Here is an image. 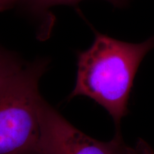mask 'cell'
<instances>
[{"label":"cell","mask_w":154,"mask_h":154,"mask_svg":"<svg viewBox=\"0 0 154 154\" xmlns=\"http://www.w3.org/2000/svg\"><path fill=\"white\" fill-rule=\"evenodd\" d=\"M26 7L33 13L44 15L54 6L71 5L74 6L83 0H22ZM116 7H124L128 5L129 0H105Z\"/></svg>","instance_id":"cell-4"},{"label":"cell","mask_w":154,"mask_h":154,"mask_svg":"<svg viewBox=\"0 0 154 154\" xmlns=\"http://www.w3.org/2000/svg\"><path fill=\"white\" fill-rule=\"evenodd\" d=\"M21 2L22 0H0V11L9 10Z\"/></svg>","instance_id":"cell-6"},{"label":"cell","mask_w":154,"mask_h":154,"mask_svg":"<svg viewBox=\"0 0 154 154\" xmlns=\"http://www.w3.org/2000/svg\"><path fill=\"white\" fill-rule=\"evenodd\" d=\"M20 59L9 53L0 51V82L24 66Z\"/></svg>","instance_id":"cell-5"},{"label":"cell","mask_w":154,"mask_h":154,"mask_svg":"<svg viewBox=\"0 0 154 154\" xmlns=\"http://www.w3.org/2000/svg\"><path fill=\"white\" fill-rule=\"evenodd\" d=\"M130 154H149V152H148L147 149L142 146V147L133 148Z\"/></svg>","instance_id":"cell-7"},{"label":"cell","mask_w":154,"mask_h":154,"mask_svg":"<svg viewBox=\"0 0 154 154\" xmlns=\"http://www.w3.org/2000/svg\"><path fill=\"white\" fill-rule=\"evenodd\" d=\"M48 63H24L0 82V154H41L38 84Z\"/></svg>","instance_id":"cell-2"},{"label":"cell","mask_w":154,"mask_h":154,"mask_svg":"<svg viewBox=\"0 0 154 154\" xmlns=\"http://www.w3.org/2000/svg\"><path fill=\"white\" fill-rule=\"evenodd\" d=\"M41 154H130L120 133L109 142L90 137L69 122L43 99L39 108Z\"/></svg>","instance_id":"cell-3"},{"label":"cell","mask_w":154,"mask_h":154,"mask_svg":"<svg viewBox=\"0 0 154 154\" xmlns=\"http://www.w3.org/2000/svg\"><path fill=\"white\" fill-rule=\"evenodd\" d=\"M94 31L95 38L91 47L77 54L76 84L69 99L84 96L93 99L119 126L128 111L138 66L154 48V36L133 44Z\"/></svg>","instance_id":"cell-1"}]
</instances>
